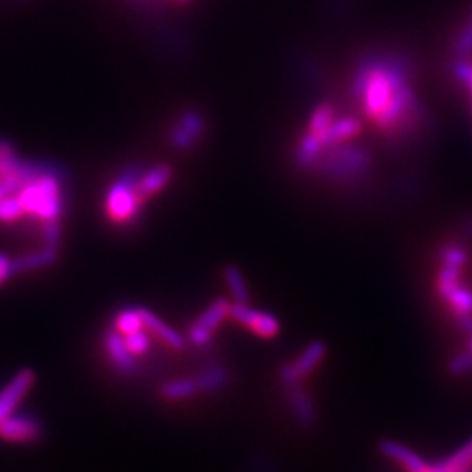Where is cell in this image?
<instances>
[{
  "label": "cell",
  "mask_w": 472,
  "mask_h": 472,
  "mask_svg": "<svg viewBox=\"0 0 472 472\" xmlns=\"http://www.w3.org/2000/svg\"><path fill=\"white\" fill-rule=\"evenodd\" d=\"M230 317L238 322L240 326L252 330L256 336L270 339L275 338L280 332V322L275 315L256 310L251 305H241V303H231L230 308Z\"/></svg>",
  "instance_id": "7"
},
{
  "label": "cell",
  "mask_w": 472,
  "mask_h": 472,
  "mask_svg": "<svg viewBox=\"0 0 472 472\" xmlns=\"http://www.w3.org/2000/svg\"><path fill=\"white\" fill-rule=\"evenodd\" d=\"M196 379L200 385V394H212V392L228 387L231 381V375L228 369L217 366V368H211V369L203 371Z\"/></svg>",
  "instance_id": "20"
},
{
  "label": "cell",
  "mask_w": 472,
  "mask_h": 472,
  "mask_svg": "<svg viewBox=\"0 0 472 472\" xmlns=\"http://www.w3.org/2000/svg\"><path fill=\"white\" fill-rule=\"evenodd\" d=\"M336 119V111L330 103H322L315 109V113L310 118V124H308L307 133L313 135V137H322L324 132L329 128L330 124Z\"/></svg>",
  "instance_id": "21"
},
{
  "label": "cell",
  "mask_w": 472,
  "mask_h": 472,
  "mask_svg": "<svg viewBox=\"0 0 472 472\" xmlns=\"http://www.w3.org/2000/svg\"><path fill=\"white\" fill-rule=\"evenodd\" d=\"M469 352H472V336H471V343H469V349H467Z\"/></svg>",
  "instance_id": "31"
},
{
  "label": "cell",
  "mask_w": 472,
  "mask_h": 472,
  "mask_svg": "<svg viewBox=\"0 0 472 472\" xmlns=\"http://www.w3.org/2000/svg\"><path fill=\"white\" fill-rule=\"evenodd\" d=\"M56 260H58V249L46 245L41 251H34L30 254H25L18 260H15V270H16V275L39 271V270H46L49 266H53Z\"/></svg>",
  "instance_id": "15"
},
{
  "label": "cell",
  "mask_w": 472,
  "mask_h": 472,
  "mask_svg": "<svg viewBox=\"0 0 472 472\" xmlns=\"http://www.w3.org/2000/svg\"><path fill=\"white\" fill-rule=\"evenodd\" d=\"M464 230L472 236V219L469 221H466V224H464Z\"/></svg>",
  "instance_id": "30"
},
{
  "label": "cell",
  "mask_w": 472,
  "mask_h": 472,
  "mask_svg": "<svg viewBox=\"0 0 472 472\" xmlns=\"http://www.w3.org/2000/svg\"><path fill=\"white\" fill-rule=\"evenodd\" d=\"M425 472H472V439L439 464H428Z\"/></svg>",
  "instance_id": "16"
},
{
  "label": "cell",
  "mask_w": 472,
  "mask_h": 472,
  "mask_svg": "<svg viewBox=\"0 0 472 472\" xmlns=\"http://www.w3.org/2000/svg\"><path fill=\"white\" fill-rule=\"evenodd\" d=\"M205 130V121L200 118L196 113H188L181 118V124L177 128H173L172 132V142L177 147H191L196 139L203 133Z\"/></svg>",
  "instance_id": "14"
},
{
  "label": "cell",
  "mask_w": 472,
  "mask_h": 472,
  "mask_svg": "<svg viewBox=\"0 0 472 472\" xmlns=\"http://www.w3.org/2000/svg\"><path fill=\"white\" fill-rule=\"evenodd\" d=\"M114 329L118 330L119 334L128 336L135 330L143 329V322H142L141 311L139 308H124L121 310L116 319H114Z\"/></svg>",
  "instance_id": "23"
},
{
  "label": "cell",
  "mask_w": 472,
  "mask_h": 472,
  "mask_svg": "<svg viewBox=\"0 0 472 472\" xmlns=\"http://www.w3.org/2000/svg\"><path fill=\"white\" fill-rule=\"evenodd\" d=\"M141 311L142 322H143V329L149 330L152 336H156L158 339H162L168 347L175 349V350H184L188 341L186 338L177 329H173L170 324H166L165 320H162L152 310L149 308H139Z\"/></svg>",
  "instance_id": "10"
},
{
  "label": "cell",
  "mask_w": 472,
  "mask_h": 472,
  "mask_svg": "<svg viewBox=\"0 0 472 472\" xmlns=\"http://www.w3.org/2000/svg\"><path fill=\"white\" fill-rule=\"evenodd\" d=\"M326 354H328V349L322 341L310 343L307 349L298 355L292 362L282 366L280 379H282L283 385L285 387L301 385V381L310 377L320 366V362L326 359Z\"/></svg>",
  "instance_id": "5"
},
{
  "label": "cell",
  "mask_w": 472,
  "mask_h": 472,
  "mask_svg": "<svg viewBox=\"0 0 472 472\" xmlns=\"http://www.w3.org/2000/svg\"><path fill=\"white\" fill-rule=\"evenodd\" d=\"M24 215H26V213H25L24 205L20 203L16 192L5 196L0 202V221L2 222H15V221L22 219Z\"/></svg>",
  "instance_id": "25"
},
{
  "label": "cell",
  "mask_w": 472,
  "mask_h": 472,
  "mask_svg": "<svg viewBox=\"0 0 472 472\" xmlns=\"http://www.w3.org/2000/svg\"><path fill=\"white\" fill-rule=\"evenodd\" d=\"M287 388H289V394H287L289 406H290L292 415L298 420V424L303 425V427H313L317 424L315 404L307 392L301 388V385H292Z\"/></svg>",
  "instance_id": "13"
},
{
  "label": "cell",
  "mask_w": 472,
  "mask_h": 472,
  "mask_svg": "<svg viewBox=\"0 0 472 472\" xmlns=\"http://www.w3.org/2000/svg\"><path fill=\"white\" fill-rule=\"evenodd\" d=\"M34 383L35 373L32 369H22L0 390V422L16 411V408L22 404Z\"/></svg>",
  "instance_id": "9"
},
{
  "label": "cell",
  "mask_w": 472,
  "mask_h": 472,
  "mask_svg": "<svg viewBox=\"0 0 472 472\" xmlns=\"http://www.w3.org/2000/svg\"><path fill=\"white\" fill-rule=\"evenodd\" d=\"M124 341H126V347L130 349V352L135 357L147 354L151 349V339L145 329L135 330V332L124 336Z\"/></svg>",
  "instance_id": "26"
},
{
  "label": "cell",
  "mask_w": 472,
  "mask_h": 472,
  "mask_svg": "<svg viewBox=\"0 0 472 472\" xmlns=\"http://www.w3.org/2000/svg\"><path fill=\"white\" fill-rule=\"evenodd\" d=\"M455 60H471L472 56V13L467 24L458 32V37L453 44Z\"/></svg>",
  "instance_id": "24"
},
{
  "label": "cell",
  "mask_w": 472,
  "mask_h": 472,
  "mask_svg": "<svg viewBox=\"0 0 472 472\" xmlns=\"http://www.w3.org/2000/svg\"><path fill=\"white\" fill-rule=\"evenodd\" d=\"M326 154L322 152L315 166L320 168L322 173L329 175L336 181L343 182H355L366 177L373 166L371 154L357 145H334Z\"/></svg>",
  "instance_id": "3"
},
{
  "label": "cell",
  "mask_w": 472,
  "mask_h": 472,
  "mask_svg": "<svg viewBox=\"0 0 472 472\" xmlns=\"http://www.w3.org/2000/svg\"><path fill=\"white\" fill-rule=\"evenodd\" d=\"M26 215L37 217L44 222L58 221L64 213V198L60 179L46 170L39 177L32 179L16 192Z\"/></svg>",
  "instance_id": "2"
},
{
  "label": "cell",
  "mask_w": 472,
  "mask_h": 472,
  "mask_svg": "<svg viewBox=\"0 0 472 472\" xmlns=\"http://www.w3.org/2000/svg\"><path fill=\"white\" fill-rule=\"evenodd\" d=\"M449 369H451L455 375H464V373L472 371V352L466 350L464 354L457 355V357L451 360Z\"/></svg>",
  "instance_id": "28"
},
{
  "label": "cell",
  "mask_w": 472,
  "mask_h": 472,
  "mask_svg": "<svg viewBox=\"0 0 472 472\" xmlns=\"http://www.w3.org/2000/svg\"><path fill=\"white\" fill-rule=\"evenodd\" d=\"M224 282H226V287H228L231 298H233V303L249 305L251 292H249V287L245 282V277H243V273L238 266L230 264V266L224 268Z\"/></svg>",
  "instance_id": "19"
},
{
  "label": "cell",
  "mask_w": 472,
  "mask_h": 472,
  "mask_svg": "<svg viewBox=\"0 0 472 472\" xmlns=\"http://www.w3.org/2000/svg\"><path fill=\"white\" fill-rule=\"evenodd\" d=\"M469 256L466 252L464 247L457 245V243H448L441 249L439 252V262L441 268H448V270H457V271H466Z\"/></svg>",
  "instance_id": "22"
},
{
  "label": "cell",
  "mask_w": 472,
  "mask_h": 472,
  "mask_svg": "<svg viewBox=\"0 0 472 472\" xmlns=\"http://www.w3.org/2000/svg\"><path fill=\"white\" fill-rule=\"evenodd\" d=\"M105 350L111 357L113 364L116 366L119 373L123 375H133L137 369V360L135 355L130 352L126 347L124 336L119 334L118 330H111L105 334Z\"/></svg>",
  "instance_id": "11"
},
{
  "label": "cell",
  "mask_w": 472,
  "mask_h": 472,
  "mask_svg": "<svg viewBox=\"0 0 472 472\" xmlns=\"http://www.w3.org/2000/svg\"><path fill=\"white\" fill-rule=\"evenodd\" d=\"M231 303L226 300H215L189 328L188 339L194 347H207L217 328L230 317Z\"/></svg>",
  "instance_id": "6"
},
{
  "label": "cell",
  "mask_w": 472,
  "mask_h": 472,
  "mask_svg": "<svg viewBox=\"0 0 472 472\" xmlns=\"http://www.w3.org/2000/svg\"><path fill=\"white\" fill-rule=\"evenodd\" d=\"M43 436V424L30 415L13 413L0 422V438L9 443H34Z\"/></svg>",
  "instance_id": "8"
},
{
  "label": "cell",
  "mask_w": 472,
  "mask_h": 472,
  "mask_svg": "<svg viewBox=\"0 0 472 472\" xmlns=\"http://www.w3.org/2000/svg\"><path fill=\"white\" fill-rule=\"evenodd\" d=\"M379 448L387 458H390L404 472H425V469L428 467V464L418 453H415L413 449L404 447L401 443L383 441Z\"/></svg>",
  "instance_id": "12"
},
{
  "label": "cell",
  "mask_w": 472,
  "mask_h": 472,
  "mask_svg": "<svg viewBox=\"0 0 472 472\" xmlns=\"http://www.w3.org/2000/svg\"><path fill=\"white\" fill-rule=\"evenodd\" d=\"M16 275L15 270V260L4 252H0V287L9 282Z\"/></svg>",
  "instance_id": "29"
},
{
  "label": "cell",
  "mask_w": 472,
  "mask_h": 472,
  "mask_svg": "<svg viewBox=\"0 0 472 472\" xmlns=\"http://www.w3.org/2000/svg\"><path fill=\"white\" fill-rule=\"evenodd\" d=\"M160 392L166 401H186L200 394V385L196 378H177L166 381Z\"/></svg>",
  "instance_id": "18"
},
{
  "label": "cell",
  "mask_w": 472,
  "mask_h": 472,
  "mask_svg": "<svg viewBox=\"0 0 472 472\" xmlns=\"http://www.w3.org/2000/svg\"><path fill=\"white\" fill-rule=\"evenodd\" d=\"M413 65L399 51L362 54L352 93L364 116L390 141H413L427 123L424 105L411 88Z\"/></svg>",
  "instance_id": "1"
},
{
  "label": "cell",
  "mask_w": 472,
  "mask_h": 472,
  "mask_svg": "<svg viewBox=\"0 0 472 472\" xmlns=\"http://www.w3.org/2000/svg\"><path fill=\"white\" fill-rule=\"evenodd\" d=\"M170 179H172L170 166H154L152 170L141 173V177L137 181V189H139L142 198L147 200V198L154 196L156 192H160L162 189L165 188Z\"/></svg>",
  "instance_id": "17"
},
{
  "label": "cell",
  "mask_w": 472,
  "mask_h": 472,
  "mask_svg": "<svg viewBox=\"0 0 472 472\" xmlns=\"http://www.w3.org/2000/svg\"><path fill=\"white\" fill-rule=\"evenodd\" d=\"M43 240L47 247L58 249L60 241H62V228L58 224V221H51V222H44V231H43Z\"/></svg>",
  "instance_id": "27"
},
{
  "label": "cell",
  "mask_w": 472,
  "mask_h": 472,
  "mask_svg": "<svg viewBox=\"0 0 472 472\" xmlns=\"http://www.w3.org/2000/svg\"><path fill=\"white\" fill-rule=\"evenodd\" d=\"M139 177H141L139 170H130L109 189L105 200V212L113 222L126 224L133 221L141 212V207L145 200L142 198L137 189Z\"/></svg>",
  "instance_id": "4"
}]
</instances>
